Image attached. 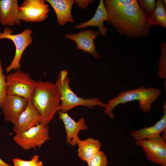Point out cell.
Segmentation results:
<instances>
[{"instance_id": "1", "label": "cell", "mask_w": 166, "mask_h": 166, "mask_svg": "<svg viewBox=\"0 0 166 166\" xmlns=\"http://www.w3.org/2000/svg\"><path fill=\"white\" fill-rule=\"evenodd\" d=\"M105 22L128 38L148 36L151 31L147 17L136 0H103Z\"/></svg>"}, {"instance_id": "2", "label": "cell", "mask_w": 166, "mask_h": 166, "mask_svg": "<svg viewBox=\"0 0 166 166\" xmlns=\"http://www.w3.org/2000/svg\"><path fill=\"white\" fill-rule=\"evenodd\" d=\"M31 100L40 115V123L45 126L60 110V94L56 84L51 81H36Z\"/></svg>"}, {"instance_id": "3", "label": "cell", "mask_w": 166, "mask_h": 166, "mask_svg": "<svg viewBox=\"0 0 166 166\" xmlns=\"http://www.w3.org/2000/svg\"><path fill=\"white\" fill-rule=\"evenodd\" d=\"M161 89L154 87L146 88L142 86L134 89L121 93L117 96L108 101L105 108V113L110 118L115 117L114 109L120 104H124L134 101H138L141 110L148 113L152 109V103L160 97Z\"/></svg>"}, {"instance_id": "4", "label": "cell", "mask_w": 166, "mask_h": 166, "mask_svg": "<svg viewBox=\"0 0 166 166\" xmlns=\"http://www.w3.org/2000/svg\"><path fill=\"white\" fill-rule=\"evenodd\" d=\"M66 70L60 72L58 78L55 83L59 90L61 99V109L62 113L67 112L75 106H84L93 109L95 106L105 108L106 104L98 98L94 97L86 99L78 97L72 90L70 87V80L68 77Z\"/></svg>"}, {"instance_id": "5", "label": "cell", "mask_w": 166, "mask_h": 166, "mask_svg": "<svg viewBox=\"0 0 166 166\" xmlns=\"http://www.w3.org/2000/svg\"><path fill=\"white\" fill-rule=\"evenodd\" d=\"M13 30L7 26L4 27L2 32H0V40L9 39L14 42L15 47L14 57L10 65L5 69L7 73H9L12 70L19 69L22 54L26 48L33 42L31 35L32 31L30 29H26L21 33L16 34H13Z\"/></svg>"}, {"instance_id": "6", "label": "cell", "mask_w": 166, "mask_h": 166, "mask_svg": "<svg viewBox=\"0 0 166 166\" xmlns=\"http://www.w3.org/2000/svg\"><path fill=\"white\" fill-rule=\"evenodd\" d=\"M6 81L7 95L20 96L28 100L31 99L36 81L29 74L17 70L6 76Z\"/></svg>"}, {"instance_id": "7", "label": "cell", "mask_w": 166, "mask_h": 166, "mask_svg": "<svg viewBox=\"0 0 166 166\" xmlns=\"http://www.w3.org/2000/svg\"><path fill=\"white\" fill-rule=\"evenodd\" d=\"M49 139V126L41 123L13 137L14 142L25 150L40 147Z\"/></svg>"}, {"instance_id": "8", "label": "cell", "mask_w": 166, "mask_h": 166, "mask_svg": "<svg viewBox=\"0 0 166 166\" xmlns=\"http://www.w3.org/2000/svg\"><path fill=\"white\" fill-rule=\"evenodd\" d=\"M49 10L44 0H25L19 6V15L25 22L39 23L48 17Z\"/></svg>"}, {"instance_id": "9", "label": "cell", "mask_w": 166, "mask_h": 166, "mask_svg": "<svg viewBox=\"0 0 166 166\" xmlns=\"http://www.w3.org/2000/svg\"><path fill=\"white\" fill-rule=\"evenodd\" d=\"M136 144L142 148L148 160L166 166V142L161 136L136 141Z\"/></svg>"}, {"instance_id": "10", "label": "cell", "mask_w": 166, "mask_h": 166, "mask_svg": "<svg viewBox=\"0 0 166 166\" xmlns=\"http://www.w3.org/2000/svg\"><path fill=\"white\" fill-rule=\"evenodd\" d=\"M99 34L98 32L91 30H85L76 34L69 33L65 35L66 39L74 41L77 49L88 52L94 58L101 60V56L97 52L94 40Z\"/></svg>"}, {"instance_id": "11", "label": "cell", "mask_w": 166, "mask_h": 166, "mask_svg": "<svg viewBox=\"0 0 166 166\" xmlns=\"http://www.w3.org/2000/svg\"><path fill=\"white\" fill-rule=\"evenodd\" d=\"M28 101L20 96L7 95L1 108L5 120L14 124L26 108Z\"/></svg>"}, {"instance_id": "12", "label": "cell", "mask_w": 166, "mask_h": 166, "mask_svg": "<svg viewBox=\"0 0 166 166\" xmlns=\"http://www.w3.org/2000/svg\"><path fill=\"white\" fill-rule=\"evenodd\" d=\"M40 115L32 103L28 100L26 107L14 124L13 131L15 134L26 131L36 126L41 122Z\"/></svg>"}, {"instance_id": "13", "label": "cell", "mask_w": 166, "mask_h": 166, "mask_svg": "<svg viewBox=\"0 0 166 166\" xmlns=\"http://www.w3.org/2000/svg\"><path fill=\"white\" fill-rule=\"evenodd\" d=\"M19 6L18 0H0V23L7 27L20 24Z\"/></svg>"}, {"instance_id": "14", "label": "cell", "mask_w": 166, "mask_h": 166, "mask_svg": "<svg viewBox=\"0 0 166 166\" xmlns=\"http://www.w3.org/2000/svg\"><path fill=\"white\" fill-rule=\"evenodd\" d=\"M58 112L59 118L63 121L65 126L66 142L72 146H75L79 139L78 134L80 131L86 130L88 129L85 119L81 118L76 121L69 115L67 112L62 113L60 111Z\"/></svg>"}, {"instance_id": "15", "label": "cell", "mask_w": 166, "mask_h": 166, "mask_svg": "<svg viewBox=\"0 0 166 166\" xmlns=\"http://www.w3.org/2000/svg\"><path fill=\"white\" fill-rule=\"evenodd\" d=\"M162 111L164 114L161 118L153 125L144 127L140 129L132 131L131 135L136 141L150 139L160 136L166 131V103L163 104Z\"/></svg>"}, {"instance_id": "16", "label": "cell", "mask_w": 166, "mask_h": 166, "mask_svg": "<svg viewBox=\"0 0 166 166\" xmlns=\"http://www.w3.org/2000/svg\"><path fill=\"white\" fill-rule=\"evenodd\" d=\"M53 9L57 18V21L61 26L67 22H73L74 21L72 14L74 0H46Z\"/></svg>"}, {"instance_id": "17", "label": "cell", "mask_w": 166, "mask_h": 166, "mask_svg": "<svg viewBox=\"0 0 166 166\" xmlns=\"http://www.w3.org/2000/svg\"><path fill=\"white\" fill-rule=\"evenodd\" d=\"M107 16V12L104 4L103 0H100L93 18L87 21L77 25L75 28L78 29L87 27L97 26L99 29V34L102 36H105L108 29L104 26V23L106 21Z\"/></svg>"}, {"instance_id": "18", "label": "cell", "mask_w": 166, "mask_h": 166, "mask_svg": "<svg viewBox=\"0 0 166 166\" xmlns=\"http://www.w3.org/2000/svg\"><path fill=\"white\" fill-rule=\"evenodd\" d=\"M77 144L79 157L86 162L100 150L102 145L98 140L91 138L82 140L79 139Z\"/></svg>"}, {"instance_id": "19", "label": "cell", "mask_w": 166, "mask_h": 166, "mask_svg": "<svg viewBox=\"0 0 166 166\" xmlns=\"http://www.w3.org/2000/svg\"><path fill=\"white\" fill-rule=\"evenodd\" d=\"M162 0H157L153 11L147 17L149 26L159 25L166 28V10Z\"/></svg>"}, {"instance_id": "20", "label": "cell", "mask_w": 166, "mask_h": 166, "mask_svg": "<svg viewBox=\"0 0 166 166\" xmlns=\"http://www.w3.org/2000/svg\"><path fill=\"white\" fill-rule=\"evenodd\" d=\"M161 53L158 65V75L160 79L166 78V43L163 42L160 43Z\"/></svg>"}, {"instance_id": "21", "label": "cell", "mask_w": 166, "mask_h": 166, "mask_svg": "<svg viewBox=\"0 0 166 166\" xmlns=\"http://www.w3.org/2000/svg\"><path fill=\"white\" fill-rule=\"evenodd\" d=\"M88 166H107L108 158L105 153L100 150L87 162Z\"/></svg>"}, {"instance_id": "22", "label": "cell", "mask_w": 166, "mask_h": 166, "mask_svg": "<svg viewBox=\"0 0 166 166\" xmlns=\"http://www.w3.org/2000/svg\"><path fill=\"white\" fill-rule=\"evenodd\" d=\"M140 7L147 16L153 11L156 6V0H137Z\"/></svg>"}, {"instance_id": "23", "label": "cell", "mask_w": 166, "mask_h": 166, "mask_svg": "<svg viewBox=\"0 0 166 166\" xmlns=\"http://www.w3.org/2000/svg\"><path fill=\"white\" fill-rule=\"evenodd\" d=\"M6 76L3 73L2 62L0 59V109L6 96Z\"/></svg>"}, {"instance_id": "24", "label": "cell", "mask_w": 166, "mask_h": 166, "mask_svg": "<svg viewBox=\"0 0 166 166\" xmlns=\"http://www.w3.org/2000/svg\"><path fill=\"white\" fill-rule=\"evenodd\" d=\"M38 160L39 157L37 155L33 156L30 160H25L15 158L12 160L14 164L13 166H33L34 164Z\"/></svg>"}, {"instance_id": "25", "label": "cell", "mask_w": 166, "mask_h": 166, "mask_svg": "<svg viewBox=\"0 0 166 166\" xmlns=\"http://www.w3.org/2000/svg\"><path fill=\"white\" fill-rule=\"evenodd\" d=\"M95 2L93 0H75L76 5L81 9H85L87 7L89 4Z\"/></svg>"}, {"instance_id": "26", "label": "cell", "mask_w": 166, "mask_h": 166, "mask_svg": "<svg viewBox=\"0 0 166 166\" xmlns=\"http://www.w3.org/2000/svg\"><path fill=\"white\" fill-rule=\"evenodd\" d=\"M33 166H44L42 163V162L39 160H38L36 162Z\"/></svg>"}, {"instance_id": "27", "label": "cell", "mask_w": 166, "mask_h": 166, "mask_svg": "<svg viewBox=\"0 0 166 166\" xmlns=\"http://www.w3.org/2000/svg\"><path fill=\"white\" fill-rule=\"evenodd\" d=\"M0 166H12L4 161L0 158Z\"/></svg>"}, {"instance_id": "28", "label": "cell", "mask_w": 166, "mask_h": 166, "mask_svg": "<svg viewBox=\"0 0 166 166\" xmlns=\"http://www.w3.org/2000/svg\"><path fill=\"white\" fill-rule=\"evenodd\" d=\"M163 3L165 6V7H166V1L165 0H162Z\"/></svg>"}]
</instances>
